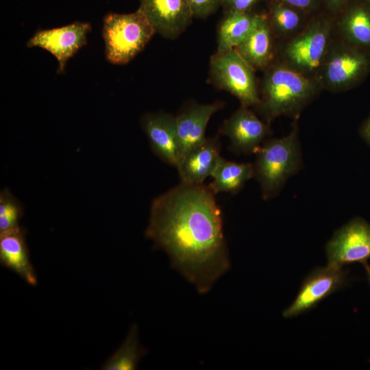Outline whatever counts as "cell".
<instances>
[{
  "label": "cell",
  "mask_w": 370,
  "mask_h": 370,
  "mask_svg": "<svg viewBox=\"0 0 370 370\" xmlns=\"http://www.w3.org/2000/svg\"><path fill=\"white\" fill-rule=\"evenodd\" d=\"M215 195L208 186L180 182L152 201L145 232L200 294L230 267Z\"/></svg>",
  "instance_id": "1"
},
{
  "label": "cell",
  "mask_w": 370,
  "mask_h": 370,
  "mask_svg": "<svg viewBox=\"0 0 370 370\" xmlns=\"http://www.w3.org/2000/svg\"><path fill=\"white\" fill-rule=\"evenodd\" d=\"M322 90L316 78L308 77L278 60L264 71L254 107L267 123L280 116L299 118L302 110Z\"/></svg>",
  "instance_id": "2"
},
{
  "label": "cell",
  "mask_w": 370,
  "mask_h": 370,
  "mask_svg": "<svg viewBox=\"0 0 370 370\" xmlns=\"http://www.w3.org/2000/svg\"><path fill=\"white\" fill-rule=\"evenodd\" d=\"M335 15L325 9L312 15L293 37L278 43L276 60L308 77L316 78L334 39Z\"/></svg>",
  "instance_id": "3"
},
{
  "label": "cell",
  "mask_w": 370,
  "mask_h": 370,
  "mask_svg": "<svg viewBox=\"0 0 370 370\" xmlns=\"http://www.w3.org/2000/svg\"><path fill=\"white\" fill-rule=\"evenodd\" d=\"M298 119H294L286 136L266 139L254 153V177L259 183L264 200L276 197L288 178L300 169Z\"/></svg>",
  "instance_id": "4"
},
{
  "label": "cell",
  "mask_w": 370,
  "mask_h": 370,
  "mask_svg": "<svg viewBox=\"0 0 370 370\" xmlns=\"http://www.w3.org/2000/svg\"><path fill=\"white\" fill-rule=\"evenodd\" d=\"M156 33L138 8L129 14L109 13L103 18L106 56L113 64H125L140 53Z\"/></svg>",
  "instance_id": "5"
},
{
  "label": "cell",
  "mask_w": 370,
  "mask_h": 370,
  "mask_svg": "<svg viewBox=\"0 0 370 370\" xmlns=\"http://www.w3.org/2000/svg\"><path fill=\"white\" fill-rule=\"evenodd\" d=\"M370 73V50L333 40L317 75L322 90L338 93L361 84Z\"/></svg>",
  "instance_id": "6"
},
{
  "label": "cell",
  "mask_w": 370,
  "mask_h": 370,
  "mask_svg": "<svg viewBox=\"0 0 370 370\" xmlns=\"http://www.w3.org/2000/svg\"><path fill=\"white\" fill-rule=\"evenodd\" d=\"M209 79L217 88L236 97L241 105L256 107L260 101L255 70L234 49L212 55Z\"/></svg>",
  "instance_id": "7"
},
{
  "label": "cell",
  "mask_w": 370,
  "mask_h": 370,
  "mask_svg": "<svg viewBox=\"0 0 370 370\" xmlns=\"http://www.w3.org/2000/svg\"><path fill=\"white\" fill-rule=\"evenodd\" d=\"M328 264L343 267L370 258V223L356 217L335 232L325 247Z\"/></svg>",
  "instance_id": "8"
},
{
  "label": "cell",
  "mask_w": 370,
  "mask_h": 370,
  "mask_svg": "<svg viewBox=\"0 0 370 370\" xmlns=\"http://www.w3.org/2000/svg\"><path fill=\"white\" fill-rule=\"evenodd\" d=\"M347 282V273L343 267L327 264L314 269L304 280L295 299L284 310L283 317L292 318L311 310L343 288Z\"/></svg>",
  "instance_id": "9"
},
{
  "label": "cell",
  "mask_w": 370,
  "mask_h": 370,
  "mask_svg": "<svg viewBox=\"0 0 370 370\" xmlns=\"http://www.w3.org/2000/svg\"><path fill=\"white\" fill-rule=\"evenodd\" d=\"M219 132L230 139L232 151L248 155L254 154L271 134V130L249 107L241 105L224 121Z\"/></svg>",
  "instance_id": "10"
},
{
  "label": "cell",
  "mask_w": 370,
  "mask_h": 370,
  "mask_svg": "<svg viewBox=\"0 0 370 370\" xmlns=\"http://www.w3.org/2000/svg\"><path fill=\"white\" fill-rule=\"evenodd\" d=\"M91 29L88 23L75 22L49 29L36 32L28 40V47H40L50 52L58 62V72L62 73L67 60L86 43V36Z\"/></svg>",
  "instance_id": "11"
},
{
  "label": "cell",
  "mask_w": 370,
  "mask_h": 370,
  "mask_svg": "<svg viewBox=\"0 0 370 370\" xmlns=\"http://www.w3.org/2000/svg\"><path fill=\"white\" fill-rule=\"evenodd\" d=\"M139 9L147 17L156 32L173 40L190 24L193 17L187 0H139Z\"/></svg>",
  "instance_id": "12"
},
{
  "label": "cell",
  "mask_w": 370,
  "mask_h": 370,
  "mask_svg": "<svg viewBox=\"0 0 370 370\" xmlns=\"http://www.w3.org/2000/svg\"><path fill=\"white\" fill-rule=\"evenodd\" d=\"M141 125L153 153L163 162L177 167L180 154L175 117L165 112L149 113L143 116Z\"/></svg>",
  "instance_id": "13"
},
{
  "label": "cell",
  "mask_w": 370,
  "mask_h": 370,
  "mask_svg": "<svg viewBox=\"0 0 370 370\" xmlns=\"http://www.w3.org/2000/svg\"><path fill=\"white\" fill-rule=\"evenodd\" d=\"M334 38L370 50V2L351 0L335 15Z\"/></svg>",
  "instance_id": "14"
},
{
  "label": "cell",
  "mask_w": 370,
  "mask_h": 370,
  "mask_svg": "<svg viewBox=\"0 0 370 370\" xmlns=\"http://www.w3.org/2000/svg\"><path fill=\"white\" fill-rule=\"evenodd\" d=\"M219 136L206 137L193 147L184 156L176 167L181 182L189 184H203L211 175L221 157Z\"/></svg>",
  "instance_id": "15"
},
{
  "label": "cell",
  "mask_w": 370,
  "mask_h": 370,
  "mask_svg": "<svg viewBox=\"0 0 370 370\" xmlns=\"http://www.w3.org/2000/svg\"><path fill=\"white\" fill-rule=\"evenodd\" d=\"M223 107V102L219 101L208 104L194 103L175 116L180 162L188 151L206 138L205 132L209 120Z\"/></svg>",
  "instance_id": "16"
},
{
  "label": "cell",
  "mask_w": 370,
  "mask_h": 370,
  "mask_svg": "<svg viewBox=\"0 0 370 370\" xmlns=\"http://www.w3.org/2000/svg\"><path fill=\"white\" fill-rule=\"evenodd\" d=\"M236 51L255 71H264L276 60L278 41L271 30L267 13L236 47Z\"/></svg>",
  "instance_id": "17"
},
{
  "label": "cell",
  "mask_w": 370,
  "mask_h": 370,
  "mask_svg": "<svg viewBox=\"0 0 370 370\" xmlns=\"http://www.w3.org/2000/svg\"><path fill=\"white\" fill-rule=\"evenodd\" d=\"M0 262L29 285H37L38 278L29 259L25 230L21 226L0 234Z\"/></svg>",
  "instance_id": "18"
},
{
  "label": "cell",
  "mask_w": 370,
  "mask_h": 370,
  "mask_svg": "<svg viewBox=\"0 0 370 370\" xmlns=\"http://www.w3.org/2000/svg\"><path fill=\"white\" fill-rule=\"evenodd\" d=\"M264 13L227 12L217 28V52L232 49L241 44L254 29Z\"/></svg>",
  "instance_id": "19"
},
{
  "label": "cell",
  "mask_w": 370,
  "mask_h": 370,
  "mask_svg": "<svg viewBox=\"0 0 370 370\" xmlns=\"http://www.w3.org/2000/svg\"><path fill=\"white\" fill-rule=\"evenodd\" d=\"M267 18L278 41H285L300 32L312 15L289 5L267 1Z\"/></svg>",
  "instance_id": "20"
},
{
  "label": "cell",
  "mask_w": 370,
  "mask_h": 370,
  "mask_svg": "<svg viewBox=\"0 0 370 370\" xmlns=\"http://www.w3.org/2000/svg\"><path fill=\"white\" fill-rule=\"evenodd\" d=\"M254 176L253 164L229 161L221 156L210 175L212 181L208 186L215 195L236 194Z\"/></svg>",
  "instance_id": "21"
},
{
  "label": "cell",
  "mask_w": 370,
  "mask_h": 370,
  "mask_svg": "<svg viewBox=\"0 0 370 370\" xmlns=\"http://www.w3.org/2000/svg\"><path fill=\"white\" fill-rule=\"evenodd\" d=\"M138 326L133 324L121 346L103 365V370H135L147 354L140 345Z\"/></svg>",
  "instance_id": "22"
},
{
  "label": "cell",
  "mask_w": 370,
  "mask_h": 370,
  "mask_svg": "<svg viewBox=\"0 0 370 370\" xmlns=\"http://www.w3.org/2000/svg\"><path fill=\"white\" fill-rule=\"evenodd\" d=\"M19 201L4 188L0 193V234L18 228L23 215Z\"/></svg>",
  "instance_id": "23"
},
{
  "label": "cell",
  "mask_w": 370,
  "mask_h": 370,
  "mask_svg": "<svg viewBox=\"0 0 370 370\" xmlns=\"http://www.w3.org/2000/svg\"><path fill=\"white\" fill-rule=\"evenodd\" d=\"M194 18H206L222 5L223 0H187Z\"/></svg>",
  "instance_id": "24"
},
{
  "label": "cell",
  "mask_w": 370,
  "mask_h": 370,
  "mask_svg": "<svg viewBox=\"0 0 370 370\" xmlns=\"http://www.w3.org/2000/svg\"><path fill=\"white\" fill-rule=\"evenodd\" d=\"M285 3L314 15L324 9L323 0H267Z\"/></svg>",
  "instance_id": "25"
},
{
  "label": "cell",
  "mask_w": 370,
  "mask_h": 370,
  "mask_svg": "<svg viewBox=\"0 0 370 370\" xmlns=\"http://www.w3.org/2000/svg\"><path fill=\"white\" fill-rule=\"evenodd\" d=\"M261 0H223L222 7L225 12H249Z\"/></svg>",
  "instance_id": "26"
},
{
  "label": "cell",
  "mask_w": 370,
  "mask_h": 370,
  "mask_svg": "<svg viewBox=\"0 0 370 370\" xmlns=\"http://www.w3.org/2000/svg\"><path fill=\"white\" fill-rule=\"evenodd\" d=\"M351 0H323L324 9L328 12L336 15Z\"/></svg>",
  "instance_id": "27"
},
{
  "label": "cell",
  "mask_w": 370,
  "mask_h": 370,
  "mask_svg": "<svg viewBox=\"0 0 370 370\" xmlns=\"http://www.w3.org/2000/svg\"><path fill=\"white\" fill-rule=\"evenodd\" d=\"M359 132L361 138L370 145V114L361 124Z\"/></svg>",
  "instance_id": "28"
},
{
  "label": "cell",
  "mask_w": 370,
  "mask_h": 370,
  "mask_svg": "<svg viewBox=\"0 0 370 370\" xmlns=\"http://www.w3.org/2000/svg\"><path fill=\"white\" fill-rule=\"evenodd\" d=\"M363 265H364V268H365V269L366 271L368 281H369V282L370 284V265L368 264L367 262L364 263Z\"/></svg>",
  "instance_id": "29"
},
{
  "label": "cell",
  "mask_w": 370,
  "mask_h": 370,
  "mask_svg": "<svg viewBox=\"0 0 370 370\" xmlns=\"http://www.w3.org/2000/svg\"><path fill=\"white\" fill-rule=\"evenodd\" d=\"M370 2V0H368Z\"/></svg>",
  "instance_id": "30"
}]
</instances>
